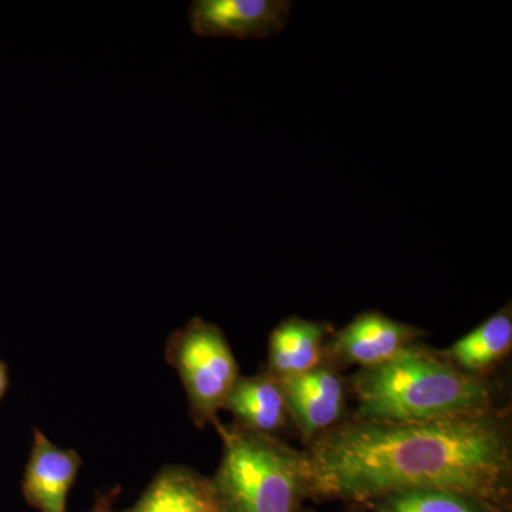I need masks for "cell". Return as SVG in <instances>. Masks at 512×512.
Listing matches in <instances>:
<instances>
[{
    "label": "cell",
    "mask_w": 512,
    "mask_h": 512,
    "mask_svg": "<svg viewBox=\"0 0 512 512\" xmlns=\"http://www.w3.org/2000/svg\"><path fill=\"white\" fill-rule=\"evenodd\" d=\"M164 356L180 376L195 426H217L218 413L241 376L224 332L195 316L171 333Z\"/></svg>",
    "instance_id": "cell-4"
},
{
    "label": "cell",
    "mask_w": 512,
    "mask_h": 512,
    "mask_svg": "<svg viewBox=\"0 0 512 512\" xmlns=\"http://www.w3.org/2000/svg\"><path fill=\"white\" fill-rule=\"evenodd\" d=\"M82 466L76 450L57 447L43 431L33 430L32 450L20 484L26 504L39 512H66L67 497Z\"/></svg>",
    "instance_id": "cell-8"
},
{
    "label": "cell",
    "mask_w": 512,
    "mask_h": 512,
    "mask_svg": "<svg viewBox=\"0 0 512 512\" xmlns=\"http://www.w3.org/2000/svg\"><path fill=\"white\" fill-rule=\"evenodd\" d=\"M291 9L288 0H194L188 23L198 36L265 39L286 28Z\"/></svg>",
    "instance_id": "cell-5"
},
{
    "label": "cell",
    "mask_w": 512,
    "mask_h": 512,
    "mask_svg": "<svg viewBox=\"0 0 512 512\" xmlns=\"http://www.w3.org/2000/svg\"><path fill=\"white\" fill-rule=\"evenodd\" d=\"M303 454L308 497L370 503L399 491L446 490L497 512L510 488V437L494 409L416 423L352 420Z\"/></svg>",
    "instance_id": "cell-1"
},
{
    "label": "cell",
    "mask_w": 512,
    "mask_h": 512,
    "mask_svg": "<svg viewBox=\"0 0 512 512\" xmlns=\"http://www.w3.org/2000/svg\"><path fill=\"white\" fill-rule=\"evenodd\" d=\"M512 345V316L510 306L471 330L447 350L446 357L463 372L481 376L510 352Z\"/></svg>",
    "instance_id": "cell-12"
},
{
    "label": "cell",
    "mask_w": 512,
    "mask_h": 512,
    "mask_svg": "<svg viewBox=\"0 0 512 512\" xmlns=\"http://www.w3.org/2000/svg\"><path fill=\"white\" fill-rule=\"evenodd\" d=\"M239 429L272 436L288 419L284 389L268 372L239 376L224 406Z\"/></svg>",
    "instance_id": "cell-11"
},
{
    "label": "cell",
    "mask_w": 512,
    "mask_h": 512,
    "mask_svg": "<svg viewBox=\"0 0 512 512\" xmlns=\"http://www.w3.org/2000/svg\"><path fill=\"white\" fill-rule=\"evenodd\" d=\"M120 488H111L106 493L97 495L96 503L89 512H113V505L116 498L119 497Z\"/></svg>",
    "instance_id": "cell-14"
},
{
    "label": "cell",
    "mask_w": 512,
    "mask_h": 512,
    "mask_svg": "<svg viewBox=\"0 0 512 512\" xmlns=\"http://www.w3.org/2000/svg\"><path fill=\"white\" fill-rule=\"evenodd\" d=\"M332 325L291 316L271 333L268 348L269 375L276 380L305 375L322 365L325 340Z\"/></svg>",
    "instance_id": "cell-10"
},
{
    "label": "cell",
    "mask_w": 512,
    "mask_h": 512,
    "mask_svg": "<svg viewBox=\"0 0 512 512\" xmlns=\"http://www.w3.org/2000/svg\"><path fill=\"white\" fill-rule=\"evenodd\" d=\"M279 382V380H278ZM289 416L311 441L328 433L345 409V383L332 367L320 365L305 375L281 380Z\"/></svg>",
    "instance_id": "cell-7"
},
{
    "label": "cell",
    "mask_w": 512,
    "mask_h": 512,
    "mask_svg": "<svg viewBox=\"0 0 512 512\" xmlns=\"http://www.w3.org/2000/svg\"><path fill=\"white\" fill-rule=\"evenodd\" d=\"M376 512H493L480 501L446 490H407L370 501Z\"/></svg>",
    "instance_id": "cell-13"
},
{
    "label": "cell",
    "mask_w": 512,
    "mask_h": 512,
    "mask_svg": "<svg viewBox=\"0 0 512 512\" xmlns=\"http://www.w3.org/2000/svg\"><path fill=\"white\" fill-rule=\"evenodd\" d=\"M420 330L382 312H365L333 336L329 350L338 362L360 369L384 365L412 346Z\"/></svg>",
    "instance_id": "cell-6"
},
{
    "label": "cell",
    "mask_w": 512,
    "mask_h": 512,
    "mask_svg": "<svg viewBox=\"0 0 512 512\" xmlns=\"http://www.w3.org/2000/svg\"><path fill=\"white\" fill-rule=\"evenodd\" d=\"M10 386V373L9 366L5 360L0 359V403L5 399L6 394H8Z\"/></svg>",
    "instance_id": "cell-15"
},
{
    "label": "cell",
    "mask_w": 512,
    "mask_h": 512,
    "mask_svg": "<svg viewBox=\"0 0 512 512\" xmlns=\"http://www.w3.org/2000/svg\"><path fill=\"white\" fill-rule=\"evenodd\" d=\"M222 457L211 478L224 512H298L308 497L305 454L237 426H217Z\"/></svg>",
    "instance_id": "cell-3"
},
{
    "label": "cell",
    "mask_w": 512,
    "mask_h": 512,
    "mask_svg": "<svg viewBox=\"0 0 512 512\" xmlns=\"http://www.w3.org/2000/svg\"><path fill=\"white\" fill-rule=\"evenodd\" d=\"M353 420L416 423L493 410L494 393L483 376L463 372L446 356L409 346L384 365L353 377Z\"/></svg>",
    "instance_id": "cell-2"
},
{
    "label": "cell",
    "mask_w": 512,
    "mask_h": 512,
    "mask_svg": "<svg viewBox=\"0 0 512 512\" xmlns=\"http://www.w3.org/2000/svg\"><path fill=\"white\" fill-rule=\"evenodd\" d=\"M124 512H224L211 478L185 466H165Z\"/></svg>",
    "instance_id": "cell-9"
}]
</instances>
